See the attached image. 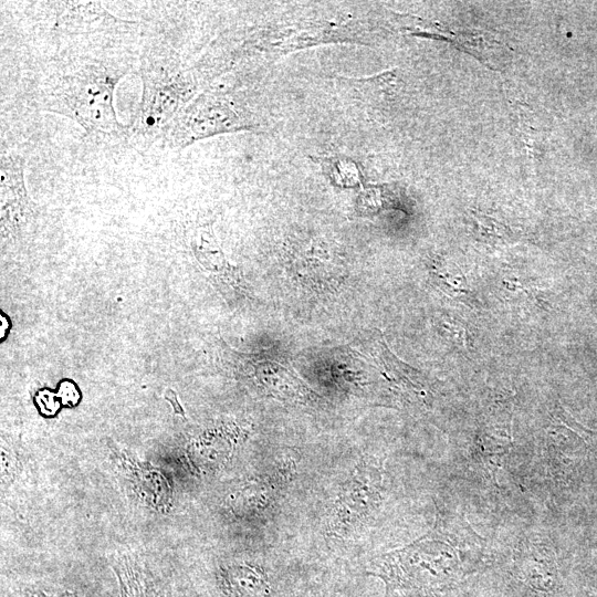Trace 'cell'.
<instances>
[{
  "label": "cell",
  "mask_w": 597,
  "mask_h": 597,
  "mask_svg": "<svg viewBox=\"0 0 597 597\" xmlns=\"http://www.w3.org/2000/svg\"><path fill=\"white\" fill-rule=\"evenodd\" d=\"M272 501V488L264 484H252L242 489L234 501L240 511L264 510Z\"/></svg>",
  "instance_id": "obj_9"
},
{
  "label": "cell",
  "mask_w": 597,
  "mask_h": 597,
  "mask_svg": "<svg viewBox=\"0 0 597 597\" xmlns=\"http://www.w3.org/2000/svg\"><path fill=\"white\" fill-rule=\"evenodd\" d=\"M248 127L227 97L203 93L189 102L175 117L161 145L182 149L216 134Z\"/></svg>",
  "instance_id": "obj_4"
},
{
  "label": "cell",
  "mask_w": 597,
  "mask_h": 597,
  "mask_svg": "<svg viewBox=\"0 0 597 597\" xmlns=\"http://www.w3.org/2000/svg\"><path fill=\"white\" fill-rule=\"evenodd\" d=\"M440 327L446 336L457 346L468 348L469 338L467 326L459 320L443 318L440 321Z\"/></svg>",
  "instance_id": "obj_11"
},
{
  "label": "cell",
  "mask_w": 597,
  "mask_h": 597,
  "mask_svg": "<svg viewBox=\"0 0 597 597\" xmlns=\"http://www.w3.org/2000/svg\"><path fill=\"white\" fill-rule=\"evenodd\" d=\"M221 584L231 597H275L265 570L254 564L242 563L221 570Z\"/></svg>",
  "instance_id": "obj_7"
},
{
  "label": "cell",
  "mask_w": 597,
  "mask_h": 597,
  "mask_svg": "<svg viewBox=\"0 0 597 597\" xmlns=\"http://www.w3.org/2000/svg\"><path fill=\"white\" fill-rule=\"evenodd\" d=\"M130 67L116 57H78L45 80L39 107L73 119L94 137L128 138L129 127L117 118L114 94Z\"/></svg>",
  "instance_id": "obj_2"
},
{
  "label": "cell",
  "mask_w": 597,
  "mask_h": 597,
  "mask_svg": "<svg viewBox=\"0 0 597 597\" xmlns=\"http://www.w3.org/2000/svg\"><path fill=\"white\" fill-rule=\"evenodd\" d=\"M381 468L364 459L343 483L328 519L333 535L344 536L359 528L376 513L383 498Z\"/></svg>",
  "instance_id": "obj_5"
},
{
  "label": "cell",
  "mask_w": 597,
  "mask_h": 597,
  "mask_svg": "<svg viewBox=\"0 0 597 597\" xmlns=\"http://www.w3.org/2000/svg\"><path fill=\"white\" fill-rule=\"evenodd\" d=\"M136 25L135 21L121 20L114 17L98 2H67L56 20V27L61 31L73 34H86L109 29L122 30Z\"/></svg>",
  "instance_id": "obj_6"
},
{
  "label": "cell",
  "mask_w": 597,
  "mask_h": 597,
  "mask_svg": "<svg viewBox=\"0 0 597 597\" xmlns=\"http://www.w3.org/2000/svg\"><path fill=\"white\" fill-rule=\"evenodd\" d=\"M140 77L142 98L128 126V139L149 146L163 140L175 117L190 102L195 88L186 71L153 56L142 57Z\"/></svg>",
  "instance_id": "obj_3"
},
{
  "label": "cell",
  "mask_w": 597,
  "mask_h": 597,
  "mask_svg": "<svg viewBox=\"0 0 597 597\" xmlns=\"http://www.w3.org/2000/svg\"><path fill=\"white\" fill-rule=\"evenodd\" d=\"M432 273L441 290L448 295L463 303L470 302L471 291L468 281L458 266L439 262Z\"/></svg>",
  "instance_id": "obj_8"
},
{
  "label": "cell",
  "mask_w": 597,
  "mask_h": 597,
  "mask_svg": "<svg viewBox=\"0 0 597 597\" xmlns=\"http://www.w3.org/2000/svg\"><path fill=\"white\" fill-rule=\"evenodd\" d=\"M482 540L461 517L438 520L434 527L411 544L378 555L367 575L385 584L384 597H442L469 572Z\"/></svg>",
  "instance_id": "obj_1"
},
{
  "label": "cell",
  "mask_w": 597,
  "mask_h": 597,
  "mask_svg": "<svg viewBox=\"0 0 597 597\" xmlns=\"http://www.w3.org/2000/svg\"><path fill=\"white\" fill-rule=\"evenodd\" d=\"M475 226L479 228V233L484 238L491 240H509L511 239V231L503 223L491 219L483 214L474 216Z\"/></svg>",
  "instance_id": "obj_10"
}]
</instances>
